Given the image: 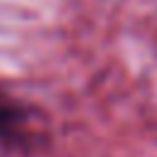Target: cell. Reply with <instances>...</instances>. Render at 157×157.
Returning a JSON list of instances; mask_svg holds the SVG:
<instances>
[{"label":"cell","instance_id":"cell-1","mask_svg":"<svg viewBox=\"0 0 157 157\" xmlns=\"http://www.w3.org/2000/svg\"><path fill=\"white\" fill-rule=\"evenodd\" d=\"M12 118H15V115H12V110H7V108H2V105H0V130H2L5 125H10V123H12Z\"/></svg>","mask_w":157,"mask_h":157}]
</instances>
